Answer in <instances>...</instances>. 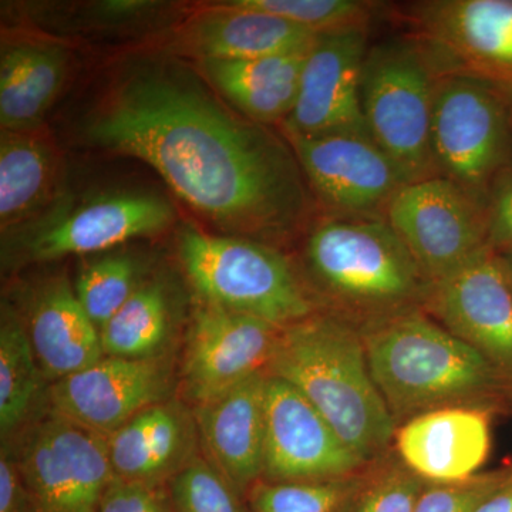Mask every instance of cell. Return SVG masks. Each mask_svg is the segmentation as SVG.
I'll use <instances>...</instances> for the list:
<instances>
[{"label":"cell","mask_w":512,"mask_h":512,"mask_svg":"<svg viewBox=\"0 0 512 512\" xmlns=\"http://www.w3.org/2000/svg\"><path fill=\"white\" fill-rule=\"evenodd\" d=\"M367 360L396 426L441 407L512 413V387L481 353L423 309L360 329Z\"/></svg>","instance_id":"cell-2"},{"label":"cell","mask_w":512,"mask_h":512,"mask_svg":"<svg viewBox=\"0 0 512 512\" xmlns=\"http://www.w3.org/2000/svg\"><path fill=\"white\" fill-rule=\"evenodd\" d=\"M239 8L268 13L316 35L370 29L382 3L363 0H234Z\"/></svg>","instance_id":"cell-29"},{"label":"cell","mask_w":512,"mask_h":512,"mask_svg":"<svg viewBox=\"0 0 512 512\" xmlns=\"http://www.w3.org/2000/svg\"><path fill=\"white\" fill-rule=\"evenodd\" d=\"M45 379L28 330L9 306L0 322V431L5 441L28 420Z\"/></svg>","instance_id":"cell-26"},{"label":"cell","mask_w":512,"mask_h":512,"mask_svg":"<svg viewBox=\"0 0 512 512\" xmlns=\"http://www.w3.org/2000/svg\"><path fill=\"white\" fill-rule=\"evenodd\" d=\"M282 329L201 299L185 350L188 396L197 404L210 402L249 377L266 373Z\"/></svg>","instance_id":"cell-16"},{"label":"cell","mask_w":512,"mask_h":512,"mask_svg":"<svg viewBox=\"0 0 512 512\" xmlns=\"http://www.w3.org/2000/svg\"><path fill=\"white\" fill-rule=\"evenodd\" d=\"M62 158L52 141L32 130L0 133V227L3 235L29 224L55 200Z\"/></svg>","instance_id":"cell-24"},{"label":"cell","mask_w":512,"mask_h":512,"mask_svg":"<svg viewBox=\"0 0 512 512\" xmlns=\"http://www.w3.org/2000/svg\"><path fill=\"white\" fill-rule=\"evenodd\" d=\"M174 221L170 202L146 192L99 195L62 205L15 229L9 249L23 262H46L69 255L96 254L130 239L163 232Z\"/></svg>","instance_id":"cell-12"},{"label":"cell","mask_w":512,"mask_h":512,"mask_svg":"<svg viewBox=\"0 0 512 512\" xmlns=\"http://www.w3.org/2000/svg\"><path fill=\"white\" fill-rule=\"evenodd\" d=\"M319 36L288 20L225 2L194 16L175 46L198 62L248 60L309 52Z\"/></svg>","instance_id":"cell-20"},{"label":"cell","mask_w":512,"mask_h":512,"mask_svg":"<svg viewBox=\"0 0 512 512\" xmlns=\"http://www.w3.org/2000/svg\"><path fill=\"white\" fill-rule=\"evenodd\" d=\"M384 218L430 285L490 248L488 198L448 178L430 177L404 185Z\"/></svg>","instance_id":"cell-9"},{"label":"cell","mask_w":512,"mask_h":512,"mask_svg":"<svg viewBox=\"0 0 512 512\" xmlns=\"http://www.w3.org/2000/svg\"><path fill=\"white\" fill-rule=\"evenodd\" d=\"M69 57L63 47L25 42L2 49L0 126L2 130L39 128L63 89Z\"/></svg>","instance_id":"cell-25"},{"label":"cell","mask_w":512,"mask_h":512,"mask_svg":"<svg viewBox=\"0 0 512 512\" xmlns=\"http://www.w3.org/2000/svg\"><path fill=\"white\" fill-rule=\"evenodd\" d=\"M137 265L131 256H103L83 266L74 292L94 325L101 329L137 291Z\"/></svg>","instance_id":"cell-30"},{"label":"cell","mask_w":512,"mask_h":512,"mask_svg":"<svg viewBox=\"0 0 512 512\" xmlns=\"http://www.w3.org/2000/svg\"><path fill=\"white\" fill-rule=\"evenodd\" d=\"M266 377H249L195 409L210 463L238 493L249 491L264 474Z\"/></svg>","instance_id":"cell-19"},{"label":"cell","mask_w":512,"mask_h":512,"mask_svg":"<svg viewBox=\"0 0 512 512\" xmlns=\"http://www.w3.org/2000/svg\"><path fill=\"white\" fill-rule=\"evenodd\" d=\"M96 146L138 158L205 220L274 245L308 232L319 210L285 137L224 109L188 74L140 70L89 120Z\"/></svg>","instance_id":"cell-1"},{"label":"cell","mask_w":512,"mask_h":512,"mask_svg":"<svg viewBox=\"0 0 512 512\" xmlns=\"http://www.w3.org/2000/svg\"><path fill=\"white\" fill-rule=\"evenodd\" d=\"M43 376L57 382L103 359L100 329L64 278L53 279L33 299L28 326Z\"/></svg>","instance_id":"cell-21"},{"label":"cell","mask_w":512,"mask_h":512,"mask_svg":"<svg viewBox=\"0 0 512 512\" xmlns=\"http://www.w3.org/2000/svg\"><path fill=\"white\" fill-rule=\"evenodd\" d=\"M266 481H325L356 476L372 464L353 453L292 384L266 377Z\"/></svg>","instance_id":"cell-13"},{"label":"cell","mask_w":512,"mask_h":512,"mask_svg":"<svg viewBox=\"0 0 512 512\" xmlns=\"http://www.w3.org/2000/svg\"><path fill=\"white\" fill-rule=\"evenodd\" d=\"M430 143L436 177L488 198L498 175L512 167L511 111L481 83L437 76Z\"/></svg>","instance_id":"cell-8"},{"label":"cell","mask_w":512,"mask_h":512,"mask_svg":"<svg viewBox=\"0 0 512 512\" xmlns=\"http://www.w3.org/2000/svg\"><path fill=\"white\" fill-rule=\"evenodd\" d=\"M490 208V248H512V167L498 175L488 197Z\"/></svg>","instance_id":"cell-35"},{"label":"cell","mask_w":512,"mask_h":512,"mask_svg":"<svg viewBox=\"0 0 512 512\" xmlns=\"http://www.w3.org/2000/svg\"><path fill=\"white\" fill-rule=\"evenodd\" d=\"M170 333V305L160 284L140 285L100 329L104 356L156 357Z\"/></svg>","instance_id":"cell-27"},{"label":"cell","mask_w":512,"mask_h":512,"mask_svg":"<svg viewBox=\"0 0 512 512\" xmlns=\"http://www.w3.org/2000/svg\"><path fill=\"white\" fill-rule=\"evenodd\" d=\"M192 434L178 404L148 407L107 439L114 477L157 487L191 460Z\"/></svg>","instance_id":"cell-22"},{"label":"cell","mask_w":512,"mask_h":512,"mask_svg":"<svg viewBox=\"0 0 512 512\" xmlns=\"http://www.w3.org/2000/svg\"><path fill=\"white\" fill-rule=\"evenodd\" d=\"M366 471L325 481H256L248 491L252 512H345Z\"/></svg>","instance_id":"cell-28"},{"label":"cell","mask_w":512,"mask_h":512,"mask_svg":"<svg viewBox=\"0 0 512 512\" xmlns=\"http://www.w3.org/2000/svg\"><path fill=\"white\" fill-rule=\"evenodd\" d=\"M474 512H512V460L501 483L481 501Z\"/></svg>","instance_id":"cell-37"},{"label":"cell","mask_w":512,"mask_h":512,"mask_svg":"<svg viewBox=\"0 0 512 512\" xmlns=\"http://www.w3.org/2000/svg\"><path fill=\"white\" fill-rule=\"evenodd\" d=\"M436 79L407 37L367 50L360 87L367 131L409 183L436 177L430 143Z\"/></svg>","instance_id":"cell-7"},{"label":"cell","mask_w":512,"mask_h":512,"mask_svg":"<svg viewBox=\"0 0 512 512\" xmlns=\"http://www.w3.org/2000/svg\"><path fill=\"white\" fill-rule=\"evenodd\" d=\"M507 466L477 474L466 481L426 484L414 512H474L501 483Z\"/></svg>","instance_id":"cell-33"},{"label":"cell","mask_w":512,"mask_h":512,"mask_svg":"<svg viewBox=\"0 0 512 512\" xmlns=\"http://www.w3.org/2000/svg\"><path fill=\"white\" fill-rule=\"evenodd\" d=\"M423 311L481 353L512 387V292L497 251L485 249L431 284Z\"/></svg>","instance_id":"cell-14"},{"label":"cell","mask_w":512,"mask_h":512,"mask_svg":"<svg viewBox=\"0 0 512 512\" xmlns=\"http://www.w3.org/2000/svg\"><path fill=\"white\" fill-rule=\"evenodd\" d=\"M369 50V29L320 35L306 57L298 100L284 130L301 134L365 131L363 64Z\"/></svg>","instance_id":"cell-17"},{"label":"cell","mask_w":512,"mask_h":512,"mask_svg":"<svg viewBox=\"0 0 512 512\" xmlns=\"http://www.w3.org/2000/svg\"><path fill=\"white\" fill-rule=\"evenodd\" d=\"M426 484L399 458L383 457L367 468L345 512H414Z\"/></svg>","instance_id":"cell-31"},{"label":"cell","mask_w":512,"mask_h":512,"mask_svg":"<svg viewBox=\"0 0 512 512\" xmlns=\"http://www.w3.org/2000/svg\"><path fill=\"white\" fill-rule=\"evenodd\" d=\"M266 375L299 390L367 464L393 447L397 426L370 370L362 333L352 323L319 311L286 326Z\"/></svg>","instance_id":"cell-3"},{"label":"cell","mask_w":512,"mask_h":512,"mask_svg":"<svg viewBox=\"0 0 512 512\" xmlns=\"http://www.w3.org/2000/svg\"><path fill=\"white\" fill-rule=\"evenodd\" d=\"M281 134L301 165L320 214L384 218L387 207L409 184L392 158L365 131Z\"/></svg>","instance_id":"cell-11"},{"label":"cell","mask_w":512,"mask_h":512,"mask_svg":"<svg viewBox=\"0 0 512 512\" xmlns=\"http://www.w3.org/2000/svg\"><path fill=\"white\" fill-rule=\"evenodd\" d=\"M0 512H30L28 495L9 444L2 447L0 454Z\"/></svg>","instance_id":"cell-36"},{"label":"cell","mask_w":512,"mask_h":512,"mask_svg":"<svg viewBox=\"0 0 512 512\" xmlns=\"http://www.w3.org/2000/svg\"><path fill=\"white\" fill-rule=\"evenodd\" d=\"M12 451L30 512H100L114 478L107 437L49 412Z\"/></svg>","instance_id":"cell-10"},{"label":"cell","mask_w":512,"mask_h":512,"mask_svg":"<svg viewBox=\"0 0 512 512\" xmlns=\"http://www.w3.org/2000/svg\"><path fill=\"white\" fill-rule=\"evenodd\" d=\"M309 52L198 63L208 82L248 120L281 126L295 109Z\"/></svg>","instance_id":"cell-23"},{"label":"cell","mask_w":512,"mask_h":512,"mask_svg":"<svg viewBox=\"0 0 512 512\" xmlns=\"http://www.w3.org/2000/svg\"><path fill=\"white\" fill-rule=\"evenodd\" d=\"M170 491L177 512H247L234 485L200 457H192L171 478Z\"/></svg>","instance_id":"cell-32"},{"label":"cell","mask_w":512,"mask_h":512,"mask_svg":"<svg viewBox=\"0 0 512 512\" xmlns=\"http://www.w3.org/2000/svg\"><path fill=\"white\" fill-rule=\"evenodd\" d=\"M494 413L451 406L421 413L394 431L397 458L429 484L466 481L481 473L491 450Z\"/></svg>","instance_id":"cell-18"},{"label":"cell","mask_w":512,"mask_h":512,"mask_svg":"<svg viewBox=\"0 0 512 512\" xmlns=\"http://www.w3.org/2000/svg\"><path fill=\"white\" fill-rule=\"evenodd\" d=\"M170 370L160 356H104L87 369L50 386V412L109 437L138 413L163 402Z\"/></svg>","instance_id":"cell-15"},{"label":"cell","mask_w":512,"mask_h":512,"mask_svg":"<svg viewBox=\"0 0 512 512\" xmlns=\"http://www.w3.org/2000/svg\"><path fill=\"white\" fill-rule=\"evenodd\" d=\"M436 76L493 90L512 114V0H423L389 8Z\"/></svg>","instance_id":"cell-6"},{"label":"cell","mask_w":512,"mask_h":512,"mask_svg":"<svg viewBox=\"0 0 512 512\" xmlns=\"http://www.w3.org/2000/svg\"><path fill=\"white\" fill-rule=\"evenodd\" d=\"M306 234L303 255L320 312L362 329L423 309L430 282L386 218L320 214Z\"/></svg>","instance_id":"cell-4"},{"label":"cell","mask_w":512,"mask_h":512,"mask_svg":"<svg viewBox=\"0 0 512 512\" xmlns=\"http://www.w3.org/2000/svg\"><path fill=\"white\" fill-rule=\"evenodd\" d=\"M100 512H170V508L157 487L114 477L104 494Z\"/></svg>","instance_id":"cell-34"},{"label":"cell","mask_w":512,"mask_h":512,"mask_svg":"<svg viewBox=\"0 0 512 512\" xmlns=\"http://www.w3.org/2000/svg\"><path fill=\"white\" fill-rule=\"evenodd\" d=\"M180 255L202 301L279 328L319 312L291 261L274 245L185 227Z\"/></svg>","instance_id":"cell-5"},{"label":"cell","mask_w":512,"mask_h":512,"mask_svg":"<svg viewBox=\"0 0 512 512\" xmlns=\"http://www.w3.org/2000/svg\"><path fill=\"white\" fill-rule=\"evenodd\" d=\"M497 252L498 256H500L501 266H503L505 279H507L508 285H510L512 292V248Z\"/></svg>","instance_id":"cell-38"}]
</instances>
